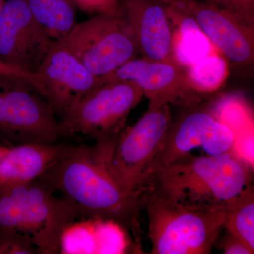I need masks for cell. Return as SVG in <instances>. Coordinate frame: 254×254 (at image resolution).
I'll use <instances>...</instances> for the list:
<instances>
[{
    "label": "cell",
    "instance_id": "22",
    "mask_svg": "<svg viewBox=\"0 0 254 254\" xmlns=\"http://www.w3.org/2000/svg\"><path fill=\"white\" fill-rule=\"evenodd\" d=\"M1 75H16V76H24V77L31 78L36 83L42 93L41 78L39 76L29 74V73L21 71L19 68L10 66V65L6 64L0 61V76H1Z\"/></svg>",
    "mask_w": 254,
    "mask_h": 254
},
{
    "label": "cell",
    "instance_id": "13",
    "mask_svg": "<svg viewBox=\"0 0 254 254\" xmlns=\"http://www.w3.org/2000/svg\"><path fill=\"white\" fill-rule=\"evenodd\" d=\"M42 93L60 121L98 86L96 76L66 48L55 43L37 71Z\"/></svg>",
    "mask_w": 254,
    "mask_h": 254
},
{
    "label": "cell",
    "instance_id": "2",
    "mask_svg": "<svg viewBox=\"0 0 254 254\" xmlns=\"http://www.w3.org/2000/svg\"><path fill=\"white\" fill-rule=\"evenodd\" d=\"M250 184V170L230 151L206 156L189 153L148 177L139 195L145 193L194 206L220 207Z\"/></svg>",
    "mask_w": 254,
    "mask_h": 254
},
{
    "label": "cell",
    "instance_id": "19",
    "mask_svg": "<svg viewBox=\"0 0 254 254\" xmlns=\"http://www.w3.org/2000/svg\"><path fill=\"white\" fill-rule=\"evenodd\" d=\"M77 9L88 14L125 16L122 0H72Z\"/></svg>",
    "mask_w": 254,
    "mask_h": 254
},
{
    "label": "cell",
    "instance_id": "25",
    "mask_svg": "<svg viewBox=\"0 0 254 254\" xmlns=\"http://www.w3.org/2000/svg\"><path fill=\"white\" fill-rule=\"evenodd\" d=\"M202 1H208V2H210V0H202Z\"/></svg>",
    "mask_w": 254,
    "mask_h": 254
},
{
    "label": "cell",
    "instance_id": "14",
    "mask_svg": "<svg viewBox=\"0 0 254 254\" xmlns=\"http://www.w3.org/2000/svg\"><path fill=\"white\" fill-rule=\"evenodd\" d=\"M122 4L142 58L153 61H180L173 18L165 3L162 0H122Z\"/></svg>",
    "mask_w": 254,
    "mask_h": 254
},
{
    "label": "cell",
    "instance_id": "3",
    "mask_svg": "<svg viewBox=\"0 0 254 254\" xmlns=\"http://www.w3.org/2000/svg\"><path fill=\"white\" fill-rule=\"evenodd\" d=\"M56 193L41 177L0 188V229L28 235L38 254H58L64 235L78 217Z\"/></svg>",
    "mask_w": 254,
    "mask_h": 254
},
{
    "label": "cell",
    "instance_id": "24",
    "mask_svg": "<svg viewBox=\"0 0 254 254\" xmlns=\"http://www.w3.org/2000/svg\"><path fill=\"white\" fill-rule=\"evenodd\" d=\"M5 0H0V14H1V10L4 6Z\"/></svg>",
    "mask_w": 254,
    "mask_h": 254
},
{
    "label": "cell",
    "instance_id": "1",
    "mask_svg": "<svg viewBox=\"0 0 254 254\" xmlns=\"http://www.w3.org/2000/svg\"><path fill=\"white\" fill-rule=\"evenodd\" d=\"M40 177L72 205L78 218L107 220L127 230H138L142 210L139 198L128 196L120 190L94 145L68 143Z\"/></svg>",
    "mask_w": 254,
    "mask_h": 254
},
{
    "label": "cell",
    "instance_id": "5",
    "mask_svg": "<svg viewBox=\"0 0 254 254\" xmlns=\"http://www.w3.org/2000/svg\"><path fill=\"white\" fill-rule=\"evenodd\" d=\"M68 137L31 78L0 76V144H53Z\"/></svg>",
    "mask_w": 254,
    "mask_h": 254
},
{
    "label": "cell",
    "instance_id": "8",
    "mask_svg": "<svg viewBox=\"0 0 254 254\" xmlns=\"http://www.w3.org/2000/svg\"><path fill=\"white\" fill-rule=\"evenodd\" d=\"M58 43L98 78L108 76L139 53L125 16L96 15L76 23Z\"/></svg>",
    "mask_w": 254,
    "mask_h": 254
},
{
    "label": "cell",
    "instance_id": "16",
    "mask_svg": "<svg viewBox=\"0 0 254 254\" xmlns=\"http://www.w3.org/2000/svg\"><path fill=\"white\" fill-rule=\"evenodd\" d=\"M37 22L55 43L63 41L76 24L72 0H24Z\"/></svg>",
    "mask_w": 254,
    "mask_h": 254
},
{
    "label": "cell",
    "instance_id": "15",
    "mask_svg": "<svg viewBox=\"0 0 254 254\" xmlns=\"http://www.w3.org/2000/svg\"><path fill=\"white\" fill-rule=\"evenodd\" d=\"M53 144H0V188L39 178L68 146Z\"/></svg>",
    "mask_w": 254,
    "mask_h": 254
},
{
    "label": "cell",
    "instance_id": "20",
    "mask_svg": "<svg viewBox=\"0 0 254 254\" xmlns=\"http://www.w3.org/2000/svg\"><path fill=\"white\" fill-rule=\"evenodd\" d=\"M227 231V230H226ZM222 253L225 254H253L254 252L251 250L245 242L238 237L227 231L226 235L221 243Z\"/></svg>",
    "mask_w": 254,
    "mask_h": 254
},
{
    "label": "cell",
    "instance_id": "9",
    "mask_svg": "<svg viewBox=\"0 0 254 254\" xmlns=\"http://www.w3.org/2000/svg\"><path fill=\"white\" fill-rule=\"evenodd\" d=\"M200 105L186 108L176 121H172L144 182L160 169L196 148H202L207 155H217L233 148L236 136L232 128L208 110L200 108Z\"/></svg>",
    "mask_w": 254,
    "mask_h": 254
},
{
    "label": "cell",
    "instance_id": "11",
    "mask_svg": "<svg viewBox=\"0 0 254 254\" xmlns=\"http://www.w3.org/2000/svg\"><path fill=\"white\" fill-rule=\"evenodd\" d=\"M55 43L24 0H5L0 14V61L38 76L37 71Z\"/></svg>",
    "mask_w": 254,
    "mask_h": 254
},
{
    "label": "cell",
    "instance_id": "21",
    "mask_svg": "<svg viewBox=\"0 0 254 254\" xmlns=\"http://www.w3.org/2000/svg\"><path fill=\"white\" fill-rule=\"evenodd\" d=\"M232 13L254 26V0H233Z\"/></svg>",
    "mask_w": 254,
    "mask_h": 254
},
{
    "label": "cell",
    "instance_id": "17",
    "mask_svg": "<svg viewBox=\"0 0 254 254\" xmlns=\"http://www.w3.org/2000/svg\"><path fill=\"white\" fill-rule=\"evenodd\" d=\"M224 229L238 237L254 252V188L247 185L223 205Z\"/></svg>",
    "mask_w": 254,
    "mask_h": 254
},
{
    "label": "cell",
    "instance_id": "4",
    "mask_svg": "<svg viewBox=\"0 0 254 254\" xmlns=\"http://www.w3.org/2000/svg\"><path fill=\"white\" fill-rule=\"evenodd\" d=\"M148 216L150 254H209L224 228L223 206L182 204L142 193Z\"/></svg>",
    "mask_w": 254,
    "mask_h": 254
},
{
    "label": "cell",
    "instance_id": "12",
    "mask_svg": "<svg viewBox=\"0 0 254 254\" xmlns=\"http://www.w3.org/2000/svg\"><path fill=\"white\" fill-rule=\"evenodd\" d=\"M182 9L222 54L240 66L254 62V26L217 5L202 0H162Z\"/></svg>",
    "mask_w": 254,
    "mask_h": 254
},
{
    "label": "cell",
    "instance_id": "10",
    "mask_svg": "<svg viewBox=\"0 0 254 254\" xmlns=\"http://www.w3.org/2000/svg\"><path fill=\"white\" fill-rule=\"evenodd\" d=\"M114 81L133 82L150 103H167L189 108L200 104L207 97L196 89L188 69L180 61L133 58L108 76L98 78V86Z\"/></svg>",
    "mask_w": 254,
    "mask_h": 254
},
{
    "label": "cell",
    "instance_id": "23",
    "mask_svg": "<svg viewBox=\"0 0 254 254\" xmlns=\"http://www.w3.org/2000/svg\"><path fill=\"white\" fill-rule=\"evenodd\" d=\"M210 2L232 12L233 0H210Z\"/></svg>",
    "mask_w": 254,
    "mask_h": 254
},
{
    "label": "cell",
    "instance_id": "18",
    "mask_svg": "<svg viewBox=\"0 0 254 254\" xmlns=\"http://www.w3.org/2000/svg\"><path fill=\"white\" fill-rule=\"evenodd\" d=\"M38 254L33 240L25 234L0 229V254Z\"/></svg>",
    "mask_w": 254,
    "mask_h": 254
},
{
    "label": "cell",
    "instance_id": "7",
    "mask_svg": "<svg viewBox=\"0 0 254 254\" xmlns=\"http://www.w3.org/2000/svg\"><path fill=\"white\" fill-rule=\"evenodd\" d=\"M143 96L133 82H106L84 95L61 122L68 137L81 135L98 146L114 145Z\"/></svg>",
    "mask_w": 254,
    "mask_h": 254
},
{
    "label": "cell",
    "instance_id": "6",
    "mask_svg": "<svg viewBox=\"0 0 254 254\" xmlns=\"http://www.w3.org/2000/svg\"><path fill=\"white\" fill-rule=\"evenodd\" d=\"M172 121L170 105L149 103L139 120L119 135L105 163L110 177L127 195L139 196Z\"/></svg>",
    "mask_w": 254,
    "mask_h": 254
}]
</instances>
